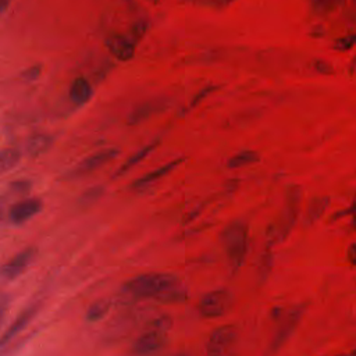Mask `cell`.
I'll list each match as a JSON object with an SVG mask.
<instances>
[{
	"label": "cell",
	"mask_w": 356,
	"mask_h": 356,
	"mask_svg": "<svg viewBox=\"0 0 356 356\" xmlns=\"http://www.w3.org/2000/svg\"><path fill=\"white\" fill-rule=\"evenodd\" d=\"M122 293L134 299H153L165 305H177L188 300V288L181 278L171 273H145L128 280Z\"/></svg>",
	"instance_id": "cell-1"
},
{
	"label": "cell",
	"mask_w": 356,
	"mask_h": 356,
	"mask_svg": "<svg viewBox=\"0 0 356 356\" xmlns=\"http://www.w3.org/2000/svg\"><path fill=\"white\" fill-rule=\"evenodd\" d=\"M302 204V189L299 185H289L285 189L284 202L277 213V216L271 220V222L266 228V245L275 246L286 241L291 235L299 214Z\"/></svg>",
	"instance_id": "cell-2"
},
{
	"label": "cell",
	"mask_w": 356,
	"mask_h": 356,
	"mask_svg": "<svg viewBox=\"0 0 356 356\" xmlns=\"http://www.w3.org/2000/svg\"><path fill=\"white\" fill-rule=\"evenodd\" d=\"M220 243L229 268L238 271L249 252V227L242 220H234L220 232Z\"/></svg>",
	"instance_id": "cell-3"
},
{
	"label": "cell",
	"mask_w": 356,
	"mask_h": 356,
	"mask_svg": "<svg viewBox=\"0 0 356 356\" xmlns=\"http://www.w3.org/2000/svg\"><path fill=\"white\" fill-rule=\"evenodd\" d=\"M306 312L305 303H298L286 307H277L273 310V318L275 323L274 334L271 337V341L268 343L267 353H278L285 343L289 341V338L296 331L298 325L300 324V320Z\"/></svg>",
	"instance_id": "cell-4"
},
{
	"label": "cell",
	"mask_w": 356,
	"mask_h": 356,
	"mask_svg": "<svg viewBox=\"0 0 356 356\" xmlns=\"http://www.w3.org/2000/svg\"><path fill=\"white\" fill-rule=\"evenodd\" d=\"M172 325V320L168 316H160L150 323L149 330L140 334L132 343L131 352L138 356L152 355L160 352L167 346L168 330Z\"/></svg>",
	"instance_id": "cell-5"
},
{
	"label": "cell",
	"mask_w": 356,
	"mask_h": 356,
	"mask_svg": "<svg viewBox=\"0 0 356 356\" xmlns=\"http://www.w3.org/2000/svg\"><path fill=\"white\" fill-rule=\"evenodd\" d=\"M235 298L231 291L221 288L206 292L197 302V313L200 317L213 320L224 317L234 307Z\"/></svg>",
	"instance_id": "cell-6"
},
{
	"label": "cell",
	"mask_w": 356,
	"mask_h": 356,
	"mask_svg": "<svg viewBox=\"0 0 356 356\" xmlns=\"http://www.w3.org/2000/svg\"><path fill=\"white\" fill-rule=\"evenodd\" d=\"M238 327L234 324H224L216 327L206 342V353L209 356H222L232 353L238 341Z\"/></svg>",
	"instance_id": "cell-7"
},
{
	"label": "cell",
	"mask_w": 356,
	"mask_h": 356,
	"mask_svg": "<svg viewBox=\"0 0 356 356\" xmlns=\"http://www.w3.org/2000/svg\"><path fill=\"white\" fill-rule=\"evenodd\" d=\"M171 104L170 97L167 96H157L147 99L142 103H139L128 115V124L129 125H138L160 113H164Z\"/></svg>",
	"instance_id": "cell-8"
},
{
	"label": "cell",
	"mask_w": 356,
	"mask_h": 356,
	"mask_svg": "<svg viewBox=\"0 0 356 356\" xmlns=\"http://www.w3.org/2000/svg\"><path fill=\"white\" fill-rule=\"evenodd\" d=\"M120 154V150L115 147H107V149H102L95 152L93 154L88 156L86 159H83L74 170L72 175H83V174H90L96 170H99L102 165L107 164L108 161L114 160L117 156Z\"/></svg>",
	"instance_id": "cell-9"
},
{
	"label": "cell",
	"mask_w": 356,
	"mask_h": 356,
	"mask_svg": "<svg viewBox=\"0 0 356 356\" xmlns=\"http://www.w3.org/2000/svg\"><path fill=\"white\" fill-rule=\"evenodd\" d=\"M185 161V157H177V159H172L161 165H159L157 168L143 174L142 177H139L138 179H135L132 184H131V188L132 189H136V191H140V189H145L156 182H159L160 179H163L164 177H167L168 174H171L174 170H177L182 163Z\"/></svg>",
	"instance_id": "cell-10"
},
{
	"label": "cell",
	"mask_w": 356,
	"mask_h": 356,
	"mask_svg": "<svg viewBox=\"0 0 356 356\" xmlns=\"http://www.w3.org/2000/svg\"><path fill=\"white\" fill-rule=\"evenodd\" d=\"M110 54L118 61H129L135 56V43L125 35L111 33L104 42Z\"/></svg>",
	"instance_id": "cell-11"
},
{
	"label": "cell",
	"mask_w": 356,
	"mask_h": 356,
	"mask_svg": "<svg viewBox=\"0 0 356 356\" xmlns=\"http://www.w3.org/2000/svg\"><path fill=\"white\" fill-rule=\"evenodd\" d=\"M35 256H36L35 248H26L18 252L13 259H10L6 264L1 266L0 275L7 280H14L15 277H18L21 273L26 270V267L31 264Z\"/></svg>",
	"instance_id": "cell-12"
},
{
	"label": "cell",
	"mask_w": 356,
	"mask_h": 356,
	"mask_svg": "<svg viewBox=\"0 0 356 356\" xmlns=\"http://www.w3.org/2000/svg\"><path fill=\"white\" fill-rule=\"evenodd\" d=\"M36 313H38V305H32V306L24 309L17 316V318L11 323V325L0 337V350L4 349L21 331H24L28 327V324L31 323V320L35 317Z\"/></svg>",
	"instance_id": "cell-13"
},
{
	"label": "cell",
	"mask_w": 356,
	"mask_h": 356,
	"mask_svg": "<svg viewBox=\"0 0 356 356\" xmlns=\"http://www.w3.org/2000/svg\"><path fill=\"white\" fill-rule=\"evenodd\" d=\"M42 207H43V203L36 197L21 200L10 209V213H8L10 221L13 224H24L33 216L39 214Z\"/></svg>",
	"instance_id": "cell-14"
},
{
	"label": "cell",
	"mask_w": 356,
	"mask_h": 356,
	"mask_svg": "<svg viewBox=\"0 0 356 356\" xmlns=\"http://www.w3.org/2000/svg\"><path fill=\"white\" fill-rule=\"evenodd\" d=\"M159 145H160V139L156 138V139L150 140L149 143H146V145H145L143 147H140L139 150H136L134 154H131V156L121 164V167L117 170V172L114 174V177L124 175L125 172H128L129 170H132L136 164H139L140 161H143L152 152H154Z\"/></svg>",
	"instance_id": "cell-15"
},
{
	"label": "cell",
	"mask_w": 356,
	"mask_h": 356,
	"mask_svg": "<svg viewBox=\"0 0 356 356\" xmlns=\"http://www.w3.org/2000/svg\"><path fill=\"white\" fill-rule=\"evenodd\" d=\"M93 89L90 82L85 76H78L70 86V99L72 103L82 106L92 99Z\"/></svg>",
	"instance_id": "cell-16"
},
{
	"label": "cell",
	"mask_w": 356,
	"mask_h": 356,
	"mask_svg": "<svg viewBox=\"0 0 356 356\" xmlns=\"http://www.w3.org/2000/svg\"><path fill=\"white\" fill-rule=\"evenodd\" d=\"M328 206H330V197L328 196H314V197H312L309 200V204H307L306 211H305V217H303L305 225H313L316 221H318L324 216Z\"/></svg>",
	"instance_id": "cell-17"
},
{
	"label": "cell",
	"mask_w": 356,
	"mask_h": 356,
	"mask_svg": "<svg viewBox=\"0 0 356 356\" xmlns=\"http://www.w3.org/2000/svg\"><path fill=\"white\" fill-rule=\"evenodd\" d=\"M54 138L49 134H35L26 140V153L31 157H39L50 150Z\"/></svg>",
	"instance_id": "cell-18"
},
{
	"label": "cell",
	"mask_w": 356,
	"mask_h": 356,
	"mask_svg": "<svg viewBox=\"0 0 356 356\" xmlns=\"http://www.w3.org/2000/svg\"><path fill=\"white\" fill-rule=\"evenodd\" d=\"M260 153L252 149H243L241 152L234 153L231 157H228L227 160V167L229 170H236V168H242L246 165H252L260 161Z\"/></svg>",
	"instance_id": "cell-19"
},
{
	"label": "cell",
	"mask_w": 356,
	"mask_h": 356,
	"mask_svg": "<svg viewBox=\"0 0 356 356\" xmlns=\"http://www.w3.org/2000/svg\"><path fill=\"white\" fill-rule=\"evenodd\" d=\"M21 159L19 150L14 147H7L0 150V172H6L13 170Z\"/></svg>",
	"instance_id": "cell-20"
},
{
	"label": "cell",
	"mask_w": 356,
	"mask_h": 356,
	"mask_svg": "<svg viewBox=\"0 0 356 356\" xmlns=\"http://www.w3.org/2000/svg\"><path fill=\"white\" fill-rule=\"evenodd\" d=\"M110 310V303L106 300H97L95 303H92L88 310H86V316L85 320L88 323H96L99 320H102Z\"/></svg>",
	"instance_id": "cell-21"
},
{
	"label": "cell",
	"mask_w": 356,
	"mask_h": 356,
	"mask_svg": "<svg viewBox=\"0 0 356 356\" xmlns=\"http://www.w3.org/2000/svg\"><path fill=\"white\" fill-rule=\"evenodd\" d=\"M345 0H310L312 7L318 14H330L341 7Z\"/></svg>",
	"instance_id": "cell-22"
},
{
	"label": "cell",
	"mask_w": 356,
	"mask_h": 356,
	"mask_svg": "<svg viewBox=\"0 0 356 356\" xmlns=\"http://www.w3.org/2000/svg\"><path fill=\"white\" fill-rule=\"evenodd\" d=\"M271 267H273V253H271V246L266 245V249L264 252L260 254V264L257 267L259 270V277L266 280L267 275L270 274L271 271Z\"/></svg>",
	"instance_id": "cell-23"
},
{
	"label": "cell",
	"mask_w": 356,
	"mask_h": 356,
	"mask_svg": "<svg viewBox=\"0 0 356 356\" xmlns=\"http://www.w3.org/2000/svg\"><path fill=\"white\" fill-rule=\"evenodd\" d=\"M355 46H356V33H353V32L337 38V39L334 40V43H332V49H334L335 51H341V53L349 51V50H352Z\"/></svg>",
	"instance_id": "cell-24"
},
{
	"label": "cell",
	"mask_w": 356,
	"mask_h": 356,
	"mask_svg": "<svg viewBox=\"0 0 356 356\" xmlns=\"http://www.w3.org/2000/svg\"><path fill=\"white\" fill-rule=\"evenodd\" d=\"M147 28H149V24H147L146 19H138V21H135V22L131 25L128 38L136 44V43L140 42L142 38L146 35Z\"/></svg>",
	"instance_id": "cell-25"
},
{
	"label": "cell",
	"mask_w": 356,
	"mask_h": 356,
	"mask_svg": "<svg viewBox=\"0 0 356 356\" xmlns=\"http://www.w3.org/2000/svg\"><path fill=\"white\" fill-rule=\"evenodd\" d=\"M217 89H218L217 85H206V86H203V88H202L200 90H197V92L195 93V96L191 99L189 110L197 107L203 100H206V99H207L211 93H214Z\"/></svg>",
	"instance_id": "cell-26"
},
{
	"label": "cell",
	"mask_w": 356,
	"mask_h": 356,
	"mask_svg": "<svg viewBox=\"0 0 356 356\" xmlns=\"http://www.w3.org/2000/svg\"><path fill=\"white\" fill-rule=\"evenodd\" d=\"M345 216H350V222H352V228L356 231V193L349 204V207H346L345 210H342L341 213H335L332 216V220L335 218H341V217H345Z\"/></svg>",
	"instance_id": "cell-27"
},
{
	"label": "cell",
	"mask_w": 356,
	"mask_h": 356,
	"mask_svg": "<svg viewBox=\"0 0 356 356\" xmlns=\"http://www.w3.org/2000/svg\"><path fill=\"white\" fill-rule=\"evenodd\" d=\"M312 67H313V70H314L316 72H318V74H321V75H332V74H334V67H332L328 61H325V60H323V58H316V60H313Z\"/></svg>",
	"instance_id": "cell-28"
},
{
	"label": "cell",
	"mask_w": 356,
	"mask_h": 356,
	"mask_svg": "<svg viewBox=\"0 0 356 356\" xmlns=\"http://www.w3.org/2000/svg\"><path fill=\"white\" fill-rule=\"evenodd\" d=\"M103 193V188L100 186H95V188H90L88 192L83 193V196L79 199L81 203H90V202H95L100 197V195Z\"/></svg>",
	"instance_id": "cell-29"
},
{
	"label": "cell",
	"mask_w": 356,
	"mask_h": 356,
	"mask_svg": "<svg viewBox=\"0 0 356 356\" xmlns=\"http://www.w3.org/2000/svg\"><path fill=\"white\" fill-rule=\"evenodd\" d=\"M42 74V65L40 64H35L31 65L29 68L22 71V76L25 81H36Z\"/></svg>",
	"instance_id": "cell-30"
},
{
	"label": "cell",
	"mask_w": 356,
	"mask_h": 356,
	"mask_svg": "<svg viewBox=\"0 0 356 356\" xmlns=\"http://www.w3.org/2000/svg\"><path fill=\"white\" fill-rule=\"evenodd\" d=\"M8 306H10V296L1 293V295H0V323H1L3 318H4Z\"/></svg>",
	"instance_id": "cell-31"
},
{
	"label": "cell",
	"mask_w": 356,
	"mask_h": 356,
	"mask_svg": "<svg viewBox=\"0 0 356 356\" xmlns=\"http://www.w3.org/2000/svg\"><path fill=\"white\" fill-rule=\"evenodd\" d=\"M346 260L350 266L356 267V242L350 243L346 249Z\"/></svg>",
	"instance_id": "cell-32"
},
{
	"label": "cell",
	"mask_w": 356,
	"mask_h": 356,
	"mask_svg": "<svg viewBox=\"0 0 356 356\" xmlns=\"http://www.w3.org/2000/svg\"><path fill=\"white\" fill-rule=\"evenodd\" d=\"M11 186L17 192H26V191H29L31 182L29 181H18V182H13Z\"/></svg>",
	"instance_id": "cell-33"
},
{
	"label": "cell",
	"mask_w": 356,
	"mask_h": 356,
	"mask_svg": "<svg viewBox=\"0 0 356 356\" xmlns=\"http://www.w3.org/2000/svg\"><path fill=\"white\" fill-rule=\"evenodd\" d=\"M11 0H0V17L4 14V11L8 8Z\"/></svg>",
	"instance_id": "cell-34"
},
{
	"label": "cell",
	"mask_w": 356,
	"mask_h": 356,
	"mask_svg": "<svg viewBox=\"0 0 356 356\" xmlns=\"http://www.w3.org/2000/svg\"><path fill=\"white\" fill-rule=\"evenodd\" d=\"M220 6H229L231 3H234V1H236V0H216Z\"/></svg>",
	"instance_id": "cell-35"
},
{
	"label": "cell",
	"mask_w": 356,
	"mask_h": 356,
	"mask_svg": "<svg viewBox=\"0 0 356 356\" xmlns=\"http://www.w3.org/2000/svg\"><path fill=\"white\" fill-rule=\"evenodd\" d=\"M355 70H356V57H353V60H352V67L349 65V74H353Z\"/></svg>",
	"instance_id": "cell-36"
},
{
	"label": "cell",
	"mask_w": 356,
	"mask_h": 356,
	"mask_svg": "<svg viewBox=\"0 0 356 356\" xmlns=\"http://www.w3.org/2000/svg\"><path fill=\"white\" fill-rule=\"evenodd\" d=\"M150 3H153V4H157L159 3V0H149Z\"/></svg>",
	"instance_id": "cell-37"
},
{
	"label": "cell",
	"mask_w": 356,
	"mask_h": 356,
	"mask_svg": "<svg viewBox=\"0 0 356 356\" xmlns=\"http://www.w3.org/2000/svg\"><path fill=\"white\" fill-rule=\"evenodd\" d=\"M350 355H356V350H350Z\"/></svg>",
	"instance_id": "cell-38"
}]
</instances>
